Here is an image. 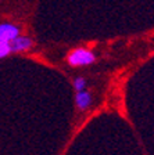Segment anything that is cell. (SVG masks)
Here are the masks:
<instances>
[{"instance_id":"6da1fadb","label":"cell","mask_w":154,"mask_h":155,"mask_svg":"<svg viewBox=\"0 0 154 155\" xmlns=\"http://www.w3.org/2000/svg\"><path fill=\"white\" fill-rule=\"evenodd\" d=\"M96 54L92 50L79 47L74 48L72 51H70V54L67 55V62L71 67H86V65H92L93 62H96Z\"/></svg>"},{"instance_id":"7a4b0ae2","label":"cell","mask_w":154,"mask_h":155,"mask_svg":"<svg viewBox=\"0 0 154 155\" xmlns=\"http://www.w3.org/2000/svg\"><path fill=\"white\" fill-rule=\"evenodd\" d=\"M21 35V28L15 24H0V42H11L14 38Z\"/></svg>"},{"instance_id":"3957f363","label":"cell","mask_w":154,"mask_h":155,"mask_svg":"<svg viewBox=\"0 0 154 155\" xmlns=\"http://www.w3.org/2000/svg\"><path fill=\"white\" fill-rule=\"evenodd\" d=\"M33 46V40L28 36H21L18 35L10 42V47H11V53H21L26 51Z\"/></svg>"},{"instance_id":"277c9868","label":"cell","mask_w":154,"mask_h":155,"mask_svg":"<svg viewBox=\"0 0 154 155\" xmlns=\"http://www.w3.org/2000/svg\"><path fill=\"white\" fill-rule=\"evenodd\" d=\"M92 104V94L89 91L80 90L75 94V105L79 111H86Z\"/></svg>"},{"instance_id":"5b68a950","label":"cell","mask_w":154,"mask_h":155,"mask_svg":"<svg viewBox=\"0 0 154 155\" xmlns=\"http://www.w3.org/2000/svg\"><path fill=\"white\" fill-rule=\"evenodd\" d=\"M11 54V47H10V42H0V60L6 58Z\"/></svg>"},{"instance_id":"8992f818","label":"cell","mask_w":154,"mask_h":155,"mask_svg":"<svg viewBox=\"0 0 154 155\" xmlns=\"http://www.w3.org/2000/svg\"><path fill=\"white\" fill-rule=\"evenodd\" d=\"M74 89L75 91H80V90H85L86 89V79L82 76L77 78L74 81Z\"/></svg>"}]
</instances>
